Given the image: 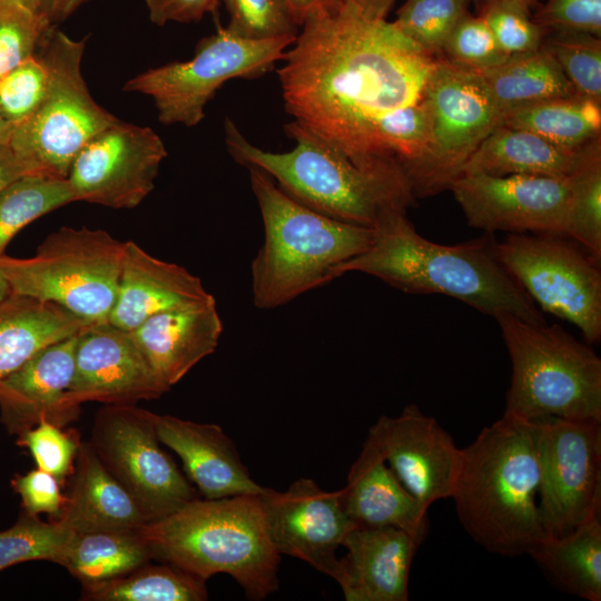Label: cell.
I'll return each mask as SVG.
<instances>
[{"label":"cell","mask_w":601,"mask_h":601,"mask_svg":"<svg viewBox=\"0 0 601 601\" xmlns=\"http://www.w3.org/2000/svg\"><path fill=\"white\" fill-rule=\"evenodd\" d=\"M50 27H57L89 0H21Z\"/></svg>","instance_id":"681fc988"},{"label":"cell","mask_w":601,"mask_h":601,"mask_svg":"<svg viewBox=\"0 0 601 601\" xmlns=\"http://www.w3.org/2000/svg\"><path fill=\"white\" fill-rule=\"evenodd\" d=\"M36 175L12 149L9 142L0 145V191L13 181Z\"/></svg>","instance_id":"f907efd6"},{"label":"cell","mask_w":601,"mask_h":601,"mask_svg":"<svg viewBox=\"0 0 601 601\" xmlns=\"http://www.w3.org/2000/svg\"><path fill=\"white\" fill-rule=\"evenodd\" d=\"M440 57L462 68L482 71L510 56L499 47L481 16L465 13L450 33Z\"/></svg>","instance_id":"b9f144b4"},{"label":"cell","mask_w":601,"mask_h":601,"mask_svg":"<svg viewBox=\"0 0 601 601\" xmlns=\"http://www.w3.org/2000/svg\"><path fill=\"white\" fill-rule=\"evenodd\" d=\"M486 1L487 2H513V3L524 6L529 9L538 4V0H486Z\"/></svg>","instance_id":"11a10c76"},{"label":"cell","mask_w":601,"mask_h":601,"mask_svg":"<svg viewBox=\"0 0 601 601\" xmlns=\"http://www.w3.org/2000/svg\"><path fill=\"white\" fill-rule=\"evenodd\" d=\"M259 496L276 551L305 561L338 582L342 568L336 551L355 528L339 491H325L314 480L300 477L283 492L266 487Z\"/></svg>","instance_id":"e0dca14e"},{"label":"cell","mask_w":601,"mask_h":601,"mask_svg":"<svg viewBox=\"0 0 601 601\" xmlns=\"http://www.w3.org/2000/svg\"><path fill=\"white\" fill-rule=\"evenodd\" d=\"M48 86L45 62L33 55L0 78V115L12 125L29 118L42 101Z\"/></svg>","instance_id":"60d3db41"},{"label":"cell","mask_w":601,"mask_h":601,"mask_svg":"<svg viewBox=\"0 0 601 601\" xmlns=\"http://www.w3.org/2000/svg\"><path fill=\"white\" fill-rule=\"evenodd\" d=\"M13 491L20 496L23 511L38 515L47 513L58 520L67 501L61 482L52 474L35 469L26 474H17L11 480Z\"/></svg>","instance_id":"bcb514c9"},{"label":"cell","mask_w":601,"mask_h":601,"mask_svg":"<svg viewBox=\"0 0 601 601\" xmlns=\"http://www.w3.org/2000/svg\"><path fill=\"white\" fill-rule=\"evenodd\" d=\"M296 36L250 39L218 26L199 40L191 59L148 69L129 79L124 90L150 97L161 124L194 127L205 118L207 104L224 83L268 73Z\"/></svg>","instance_id":"30bf717a"},{"label":"cell","mask_w":601,"mask_h":601,"mask_svg":"<svg viewBox=\"0 0 601 601\" xmlns=\"http://www.w3.org/2000/svg\"><path fill=\"white\" fill-rule=\"evenodd\" d=\"M496 257L541 309L601 338L600 260L565 236L509 234Z\"/></svg>","instance_id":"8fae6325"},{"label":"cell","mask_w":601,"mask_h":601,"mask_svg":"<svg viewBox=\"0 0 601 601\" xmlns=\"http://www.w3.org/2000/svg\"><path fill=\"white\" fill-rule=\"evenodd\" d=\"M366 16L374 19H386L395 0H352Z\"/></svg>","instance_id":"816d5d0a"},{"label":"cell","mask_w":601,"mask_h":601,"mask_svg":"<svg viewBox=\"0 0 601 601\" xmlns=\"http://www.w3.org/2000/svg\"><path fill=\"white\" fill-rule=\"evenodd\" d=\"M475 72L502 114L511 108L577 95L559 65L542 47L510 56L497 66Z\"/></svg>","instance_id":"f546056e"},{"label":"cell","mask_w":601,"mask_h":601,"mask_svg":"<svg viewBox=\"0 0 601 601\" xmlns=\"http://www.w3.org/2000/svg\"><path fill=\"white\" fill-rule=\"evenodd\" d=\"M227 28L250 39L297 35L284 0H225Z\"/></svg>","instance_id":"ee69618b"},{"label":"cell","mask_w":601,"mask_h":601,"mask_svg":"<svg viewBox=\"0 0 601 601\" xmlns=\"http://www.w3.org/2000/svg\"><path fill=\"white\" fill-rule=\"evenodd\" d=\"M211 296L185 267L156 258L128 240L108 323L131 332L155 314L195 305Z\"/></svg>","instance_id":"cb8c5ba5"},{"label":"cell","mask_w":601,"mask_h":601,"mask_svg":"<svg viewBox=\"0 0 601 601\" xmlns=\"http://www.w3.org/2000/svg\"><path fill=\"white\" fill-rule=\"evenodd\" d=\"M14 125L7 121L1 115H0V145L7 144L10 140V137L12 135Z\"/></svg>","instance_id":"f5cc1de1"},{"label":"cell","mask_w":601,"mask_h":601,"mask_svg":"<svg viewBox=\"0 0 601 601\" xmlns=\"http://www.w3.org/2000/svg\"><path fill=\"white\" fill-rule=\"evenodd\" d=\"M167 155L150 127L117 118L78 151L67 181L77 201L130 209L152 191Z\"/></svg>","instance_id":"9a60e30c"},{"label":"cell","mask_w":601,"mask_h":601,"mask_svg":"<svg viewBox=\"0 0 601 601\" xmlns=\"http://www.w3.org/2000/svg\"><path fill=\"white\" fill-rule=\"evenodd\" d=\"M501 125L524 129L565 148H581L600 139L601 102L572 95L505 110Z\"/></svg>","instance_id":"4dcf8cb0"},{"label":"cell","mask_w":601,"mask_h":601,"mask_svg":"<svg viewBox=\"0 0 601 601\" xmlns=\"http://www.w3.org/2000/svg\"><path fill=\"white\" fill-rule=\"evenodd\" d=\"M206 581L170 563L150 562L112 580L82 584V600L203 601Z\"/></svg>","instance_id":"d6a6232c"},{"label":"cell","mask_w":601,"mask_h":601,"mask_svg":"<svg viewBox=\"0 0 601 601\" xmlns=\"http://www.w3.org/2000/svg\"><path fill=\"white\" fill-rule=\"evenodd\" d=\"M166 392L129 332L104 322L78 333L75 373L68 391L72 404H136Z\"/></svg>","instance_id":"d6986e66"},{"label":"cell","mask_w":601,"mask_h":601,"mask_svg":"<svg viewBox=\"0 0 601 601\" xmlns=\"http://www.w3.org/2000/svg\"><path fill=\"white\" fill-rule=\"evenodd\" d=\"M422 542L393 528H353L342 546L338 585L346 601H407L413 558Z\"/></svg>","instance_id":"44dd1931"},{"label":"cell","mask_w":601,"mask_h":601,"mask_svg":"<svg viewBox=\"0 0 601 601\" xmlns=\"http://www.w3.org/2000/svg\"><path fill=\"white\" fill-rule=\"evenodd\" d=\"M51 28L21 0H0V78L36 55Z\"/></svg>","instance_id":"f35d334b"},{"label":"cell","mask_w":601,"mask_h":601,"mask_svg":"<svg viewBox=\"0 0 601 601\" xmlns=\"http://www.w3.org/2000/svg\"><path fill=\"white\" fill-rule=\"evenodd\" d=\"M541 47L555 60L575 92L601 102V40L582 32L551 31Z\"/></svg>","instance_id":"d590c367"},{"label":"cell","mask_w":601,"mask_h":601,"mask_svg":"<svg viewBox=\"0 0 601 601\" xmlns=\"http://www.w3.org/2000/svg\"><path fill=\"white\" fill-rule=\"evenodd\" d=\"M348 0H284L288 12L299 28L314 17L338 11Z\"/></svg>","instance_id":"c3c4849f"},{"label":"cell","mask_w":601,"mask_h":601,"mask_svg":"<svg viewBox=\"0 0 601 601\" xmlns=\"http://www.w3.org/2000/svg\"><path fill=\"white\" fill-rule=\"evenodd\" d=\"M86 39L76 40L50 29L39 57L48 70V86L37 110L14 126L9 144L36 175L67 179L82 146L117 117L91 97L81 72Z\"/></svg>","instance_id":"9c48e42d"},{"label":"cell","mask_w":601,"mask_h":601,"mask_svg":"<svg viewBox=\"0 0 601 601\" xmlns=\"http://www.w3.org/2000/svg\"><path fill=\"white\" fill-rule=\"evenodd\" d=\"M259 495L197 497L137 530L154 560L205 581L228 574L247 598L263 600L279 587L280 554L270 541Z\"/></svg>","instance_id":"5b68a950"},{"label":"cell","mask_w":601,"mask_h":601,"mask_svg":"<svg viewBox=\"0 0 601 601\" xmlns=\"http://www.w3.org/2000/svg\"><path fill=\"white\" fill-rule=\"evenodd\" d=\"M528 554L563 591L601 600V519L594 514L561 536H542Z\"/></svg>","instance_id":"f1b7e54d"},{"label":"cell","mask_w":601,"mask_h":601,"mask_svg":"<svg viewBox=\"0 0 601 601\" xmlns=\"http://www.w3.org/2000/svg\"><path fill=\"white\" fill-rule=\"evenodd\" d=\"M77 335L56 342L0 382V418L19 435L46 420L66 426L80 406L68 397L75 373Z\"/></svg>","instance_id":"ffe728a7"},{"label":"cell","mask_w":601,"mask_h":601,"mask_svg":"<svg viewBox=\"0 0 601 601\" xmlns=\"http://www.w3.org/2000/svg\"><path fill=\"white\" fill-rule=\"evenodd\" d=\"M12 292L9 284L0 273V303L4 300Z\"/></svg>","instance_id":"db71d44e"},{"label":"cell","mask_w":601,"mask_h":601,"mask_svg":"<svg viewBox=\"0 0 601 601\" xmlns=\"http://www.w3.org/2000/svg\"><path fill=\"white\" fill-rule=\"evenodd\" d=\"M368 249L338 268L358 272L410 294H442L495 317L510 313L545 324L542 312L496 257L492 234L456 245L421 236L406 210H392L372 227Z\"/></svg>","instance_id":"7a4b0ae2"},{"label":"cell","mask_w":601,"mask_h":601,"mask_svg":"<svg viewBox=\"0 0 601 601\" xmlns=\"http://www.w3.org/2000/svg\"><path fill=\"white\" fill-rule=\"evenodd\" d=\"M572 196L566 237L601 258V155L571 175Z\"/></svg>","instance_id":"74e56055"},{"label":"cell","mask_w":601,"mask_h":601,"mask_svg":"<svg viewBox=\"0 0 601 601\" xmlns=\"http://www.w3.org/2000/svg\"><path fill=\"white\" fill-rule=\"evenodd\" d=\"M129 333L168 392L197 363L215 352L223 322L211 296L195 305L155 314Z\"/></svg>","instance_id":"7402d4cb"},{"label":"cell","mask_w":601,"mask_h":601,"mask_svg":"<svg viewBox=\"0 0 601 601\" xmlns=\"http://www.w3.org/2000/svg\"><path fill=\"white\" fill-rule=\"evenodd\" d=\"M299 28L277 69L286 112L356 164L400 171L432 126L437 57L352 0Z\"/></svg>","instance_id":"6da1fadb"},{"label":"cell","mask_w":601,"mask_h":601,"mask_svg":"<svg viewBox=\"0 0 601 601\" xmlns=\"http://www.w3.org/2000/svg\"><path fill=\"white\" fill-rule=\"evenodd\" d=\"M76 535L61 520L41 521L23 511L18 521L0 532V571L21 562L51 561L62 565Z\"/></svg>","instance_id":"e575fe53"},{"label":"cell","mask_w":601,"mask_h":601,"mask_svg":"<svg viewBox=\"0 0 601 601\" xmlns=\"http://www.w3.org/2000/svg\"><path fill=\"white\" fill-rule=\"evenodd\" d=\"M598 155L601 139L565 148L531 131L500 125L472 154L462 174L570 177Z\"/></svg>","instance_id":"484cf974"},{"label":"cell","mask_w":601,"mask_h":601,"mask_svg":"<svg viewBox=\"0 0 601 601\" xmlns=\"http://www.w3.org/2000/svg\"><path fill=\"white\" fill-rule=\"evenodd\" d=\"M71 490L58 520L76 533L136 530L151 518L101 463L89 442L81 443Z\"/></svg>","instance_id":"4316f807"},{"label":"cell","mask_w":601,"mask_h":601,"mask_svg":"<svg viewBox=\"0 0 601 601\" xmlns=\"http://www.w3.org/2000/svg\"><path fill=\"white\" fill-rule=\"evenodd\" d=\"M479 16L505 55L541 48L545 32L532 20L529 8L513 2H487Z\"/></svg>","instance_id":"7bdbcfd3"},{"label":"cell","mask_w":601,"mask_h":601,"mask_svg":"<svg viewBox=\"0 0 601 601\" xmlns=\"http://www.w3.org/2000/svg\"><path fill=\"white\" fill-rule=\"evenodd\" d=\"M154 560L145 538L136 530L76 533L62 566L82 584L125 575Z\"/></svg>","instance_id":"1f68e13d"},{"label":"cell","mask_w":601,"mask_h":601,"mask_svg":"<svg viewBox=\"0 0 601 601\" xmlns=\"http://www.w3.org/2000/svg\"><path fill=\"white\" fill-rule=\"evenodd\" d=\"M264 243L252 262L255 307L273 309L338 277V268L366 252L373 228L341 221L286 195L264 171L247 167Z\"/></svg>","instance_id":"8992f818"},{"label":"cell","mask_w":601,"mask_h":601,"mask_svg":"<svg viewBox=\"0 0 601 601\" xmlns=\"http://www.w3.org/2000/svg\"><path fill=\"white\" fill-rule=\"evenodd\" d=\"M532 20L543 31H573L601 36V0H548Z\"/></svg>","instance_id":"f6af8a7d"},{"label":"cell","mask_w":601,"mask_h":601,"mask_svg":"<svg viewBox=\"0 0 601 601\" xmlns=\"http://www.w3.org/2000/svg\"><path fill=\"white\" fill-rule=\"evenodd\" d=\"M17 436V444L30 452L38 469L61 484L72 475L82 443L77 431L43 420Z\"/></svg>","instance_id":"ab89813d"},{"label":"cell","mask_w":601,"mask_h":601,"mask_svg":"<svg viewBox=\"0 0 601 601\" xmlns=\"http://www.w3.org/2000/svg\"><path fill=\"white\" fill-rule=\"evenodd\" d=\"M404 485L426 509L451 499L459 475L462 449L439 422L415 404L397 416L382 415L366 437Z\"/></svg>","instance_id":"ac0fdd59"},{"label":"cell","mask_w":601,"mask_h":601,"mask_svg":"<svg viewBox=\"0 0 601 601\" xmlns=\"http://www.w3.org/2000/svg\"><path fill=\"white\" fill-rule=\"evenodd\" d=\"M149 19L157 26L168 22H198L206 14L215 13L219 0H144Z\"/></svg>","instance_id":"7dc6e473"},{"label":"cell","mask_w":601,"mask_h":601,"mask_svg":"<svg viewBox=\"0 0 601 601\" xmlns=\"http://www.w3.org/2000/svg\"><path fill=\"white\" fill-rule=\"evenodd\" d=\"M77 201L67 179L24 176L0 191V258L10 240L28 224Z\"/></svg>","instance_id":"836d02e7"},{"label":"cell","mask_w":601,"mask_h":601,"mask_svg":"<svg viewBox=\"0 0 601 601\" xmlns=\"http://www.w3.org/2000/svg\"><path fill=\"white\" fill-rule=\"evenodd\" d=\"M88 325L57 304L11 293L0 303V382L42 348Z\"/></svg>","instance_id":"83f0119b"},{"label":"cell","mask_w":601,"mask_h":601,"mask_svg":"<svg viewBox=\"0 0 601 601\" xmlns=\"http://www.w3.org/2000/svg\"><path fill=\"white\" fill-rule=\"evenodd\" d=\"M539 437L536 420L503 413L462 449L451 499L464 530L491 553L528 554L544 536Z\"/></svg>","instance_id":"3957f363"},{"label":"cell","mask_w":601,"mask_h":601,"mask_svg":"<svg viewBox=\"0 0 601 601\" xmlns=\"http://www.w3.org/2000/svg\"><path fill=\"white\" fill-rule=\"evenodd\" d=\"M343 508L358 528L393 526L423 542L427 511L400 482L376 447L365 440L352 464L346 485L338 490Z\"/></svg>","instance_id":"d4e9b609"},{"label":"cell","mask_w":601,"mask_h":601,"mask_svg":"<svg viewBox=\"0 0 601 601\" xmlns=\"http://www.w3.org/2000/svg\"><path fill=\"white\" fill-rule=\"evenodd\" d=\"M224 129L236 162L266 173L290 198L327 217L372 228L385 214L415 201L403 174L356 164L294 120L284 127L295 141L285 152L255 146L228 117Z\"/></svg>","instance_id":"277c9868"},{"label":"cell","mask_w":601,"mask_h":601,"mask_svg":"<svg viewBox=\"0 0 601 601\" xmlns=\"http://www.w3.org/2000/svg\"><path fill=\"white\" fill-rule=\"evenodd\" d=\"M125 243L104 229L61 227L29 258H0L13 294L57 304L88 324L108 322Z\"/></svg>","instance_id":"ba28073f"},{"label":"cell","mask_w":601,"mask_h":601,"mask_svg":"<svg viewBox=\"0 0 601 601\" xmlns=\"http://www.w3.org/2000/svg\"><path fill=\"white\" fill-rule=\"evenodd\" d=\"M433 125L428 149L411 180L423 198L450 189L481 142L502 121V111L481 76L437 57L428 81Z\"/></svg>","instance_id":"7c38bea8"},{"label":"cell","mask_w":601,"mask_h":601,"mask_svg":"<svg viewBox=\"0 0 601 601\" xmlns=\"http://www.w3.org/2000/svg\"><path fill=\"white\" fill-rule=\"evenodd\" d=\"M466 12V0H405L393 21L397 29L426 52L440 57Z\"/></svg>","instance_id":"8d00e7d4"},{"label":"cell","mask_w":601,"mask_h":601,"mask_svg":"<svg viewBox=\"0 0 601 601\" xmlns=\"http://www.w3.org/2000/svg\"><path fill=\"white\" fill-rule=\"evenodd\" d=\"M155 426L161 444L180 457L188 479L204 499L262 494L266 490L252 479L220 426L156 413Z\"/></svg>","instance_id":"603a6c76"},{"label":"cell","mask_w":601,"mask_h":601,"mask_svg":"<svg viewBox=\"0 0 601 601\" xmlns=\"http://www.w3.org/2000/svg\"><path fill=\"white\" fill-rule=\"evenodd\" d=\"M89 443L151 521L197 499L188 480L161 447L155 413L136 404L105 405L95 416Z\"/></svg>","instance_id":"4fadbf2b"},{"label":"cell","mask_w":601,"mask_h":601,"mask_svg":"<svg viewBox=\"0 0 601 601\" xmlns=\"http://www.w3.org/2000/svg\"><path fill=\"white\" fill-rule=\"evenodd\" d=\"M512 363L504 414L601 421V359L560 325L494 317Z\"/></svg>","instance_id":"52a82bcc"},{"label":"cell","mask_w":601,"mask_h":601,"mask_svg":"<svg viewBox=\"0 0 601 601\" xmlns=\"http://www.w3.org/2000/svg\"><path fill=\"white\" fill-rule=\"evenodd\" d=\"M450 189L467 224L487 234L566 237L571 176L461 174Z\"/></svg>","instance_id":"2e32d148"},{"label":"cell","mask_w":601,"mask_h":601,"mask_svg":"<svg viewBox=\"0 0 601 601\" xmlns=\"http://www.w3.org/2000/svg\"><path fill=\"white\" fill-rule=\"evenodd\" d=\"M539 511L544 535L561 536L601 511V421L543 417Z\"/></svg>","instance_id":"5bb4252c"}]
</instances>
